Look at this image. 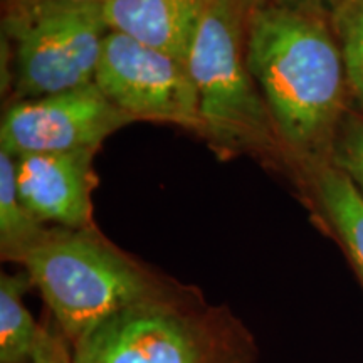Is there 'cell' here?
<instances>
[{
    "label": "cell",
    "instance_id": "obj_4",
    "mask_svg": "<svg viewBox=\"0 0 363 363\" xmlns=\"http://www.w3.org/2000/svg\"><path fill=\"white\" fill-rule=\"evenodd\" d=\"M247 13L238 0H208L187 66L197 89L202 133L224 150L264 152L276 130L247 67Z\"/></svg>",
    "mask_w": 363,
    "mask_h": 363
},
{
    "label": "cell",
    "instance_id": "obj_1",
    "mask_svg": "<svg viewBox=\"0 0 363 363\" xmlns=\"http://www.w3.org/2000/svg\"><path fill=\"white\" fill-rule=\"evenodd\" d=\"M246 61L276 133L298 153H313L333 133L347 72L325 22L288 4L247 13Z\"/></svg>",
    "mask_w": 363,
    "mask_h": 363
},
{
    "label": "cell",
    "instance_id": "obj_12",
    "mask_svg": "<svg viewBox=\"0 0 363 363\" xmlns=\"http://www.w3.org/2000/svg\"><path fill=\"white\" fill-rule=\"evenodd\" d=\"M48 227L27 211L16 185V162L0 150V252L2 259L21 262L48 234Z\"/></svg>",
    "mask_w": 363,
    "mask_h": 363
},
{
    "label": "cell",
    "instance_id": "obj_3",
    "mask_svg": "<svg viewBox=\"0 0 363 363\" xmlns=\"http://www.w3.org/2000/svg\"><path fill=\"white\" fill-rule=\"evenodd\" d=\"M74 363H254L256 345L240 321L184 298L130 308L72 347Z\"/></svg>",
    "mask_w": 363,
    "mask_h": 363
},
{
    "label": "cell",
    "instance_id": "obj_7",
    "mask_svg": "<svg viewBox=\"0 0 363 363\" xmlns=\"http://www.w3.org/2000/svg\"><path fill=\"white\" fill-rule=\"evenodd\" d=\"M131 118L91 83L49 96L16 101L4 113L0 150L12 157L99 150Z\"/></svg>",
    "mask_w": 363,
    "mask_h": 363
},
{
    "label": "cell",
    "instance_id": "obj_10",
    "mask_svg": "<svg viewBox=\"0 0 363 363\" xmlns=\"http://www.w3.org/2000/svg\"><path fill=\"white\" fill-rule=\"evenodd\" d=\"M316 185L326 220L363 283V194L338 167L321 169Z\"/></svg>",
    "mask_w": 363,
    "mask_h": 363
},
{
    "label": "cell",
    "instance_id": "obj_13",
    "mask_svg": "<svg viewBox=\"0 0 363 363\" xmlns=\"http://www.w3.org/2000/svg\"><path fill=\"white\" fill-rule=\"evenodd\" d=\"M333 26L347 83L363 108V0H340L333 12Z\"/></svg>",
    "mask_w": 363,
    "mask_h": 363
},
{
    "label": "cell",
    "instance_id": "obj_2",
    "mask_svg": "<svg viewBox=\"0 0 363 363\" xmlns=\"http://www.w3.org/2000/svg\"><path fill=\"white\" fill-rule=\"evenodd\" d=\"M22 266L71 347L130 308L180 298L94 229H49Z\"/></svg>",
    "mask_w": 363,
    "mask_h": 363
},
{
    "label": "cell",
    "instance_id": "obj_5",
    "mask_svg": "<svg viewBox=\"0 0 363 363\" xmlns=\"http://www.w3.org/2000/svg\"><path fill=\"white\" fill-rule=\"evenodd\" d=\"M17 101L94 83L110 27L101 4H44L4 12Z\"/></svg>",
    "mask_w": 363,
    "mask_h": 363
},
{
    "label": "cell",
    "instance_id": "obj_8",
    "mask_svg": "<svg viewBox=\"0 0 363 363\" xmlns=\"http://www.w3.org/2000/svg\"><path fill=\"white\" fill-rule=\"evenodd\" d=\"M96 150L13 157L16 185L27 211L43 224L93 229V157Z\"/></svg>",
    "mask_w": 363,
    "mask_h": 363
},
{
    "label": "cell",
    "instance_id": "obj_16",
    "mask_svg": "<svg viewBox=\"0 0 363 363\" xmlns=\"http://www.w3.org/2000/svg\"><path fill=\"white\" fill-rule=\"evenodd\" d=\"M104 0H4V12L17 11V9H27L44 4H103Z\"/></svg>",
    "mask_w": 363,
    "mask_h": 363
},
{
    "label": "cell",
    "instance_id": "obj_15",
    "mask_svg": "<svg viewBox=\"0 0 363 363\" xmlns=\"http://www.w3.org/2000/svg\"><path fill=\"white\" fill-rule=\"evenodd\" d=\"M30 363H74L71 343L62 333L43 326Z\"/></svg>",
    "mask_w": 363,
    "mask_h": 363
},
{
    "label": "cell",
    "instance_id": "obj_17",
    "mask_svg": "<svg viewBox=\"0 0 363 363\" xmlns=\"http://www.w3.org/2000/svg\"><path fill=\"white\" fill-rule=\"evenodd\" d=\"M238 2H239L240 6H242L244 9H246L247 12H251L254 7H257V6H259V4L264 2V0H238Z\"/></svg>",
    "mask_w": 363,
    "mask_h": 363
},
{
    "label": "cell",
    "instance_id": "obj_11",
    "mask_svg": "<svg viewBox=\"0 0 363 363\" xmlns=\"http://www.w3.org/2000/svg\"><path fill=\"white\" fill-rule=\"evenodd\" d=\"M33 286L27 271L0 276V363H30L43 325L35 323L24 294Z\"/></svg>",
    "mask_w": 363,
    "mask_h": 363
},
{
    "label": "cell",
    "instance_id": "obj_6",
    "mask_svg": "<svg viewBox=\"0 0 363 363\" xmlns=\"http://www.w3.org/2000/svg\"><path fill=\"white\" fill-rule=\"evenodd\" d=\"M94 84L131 120L165 121L203 131L187 62L110 30Z\"/></svg>",
    "mask_w": 363,
    "mask_h": 363
},
{
    "label": "cell",
    "instance_id": "obj_14",
    "mask_svg": "<svg viewBox=\"0 0 363 363\" xmlns=\"http://www.w3.org/2000/svg\"><path fill=\"white\" fill-rule=\"evenodd\" d=\"M335 167L343 170L363 194V121L350 120L340 130L333 147Z\"/></svg>",
    "mask_w": 363,
    "mask_h": 363
},
{
    "label": "cell",
    "instance_id": "obj_9",
    "mask_svg": "<svg viewBox=\"0 0 363 363\" xmlns=\"http://www.w3.org/2000/svg\"><path fill=\"white\" fill-rule=\"evenodd\" d=\"M208 0H104L110 30L187 62Z\"/></svg>",
    "mask_w": 363,
    "mask_h": 363
}]
</instances>
